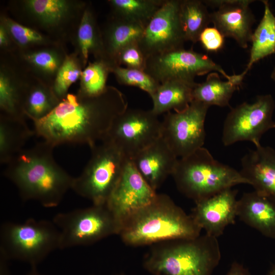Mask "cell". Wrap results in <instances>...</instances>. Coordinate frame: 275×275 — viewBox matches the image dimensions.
<instances>
[{
    "label": "cell",
    "mask_w": 275,
    "mask_h": 275,
    "mask_svg": "<svg viewBox=\"0 0 275 275\" xmlns=\"http://www.w3.org/2000/svg\"><path fill=\"white\" fill-rule=\"evenodd\" d=\"M128 108L125 96L115 87L90 96L68 94L45 117L34 122V133L53 147L101 141L116 117Z\"/></svg>",
    "instance_id": "obj_1"
},
{
    "label": "cell",
    "mask_w": 275,
    "mask_h": 275,
    "mask_svg": "<svg viewBox=\"0 0 275 275\" xmlns=\"http://www.w3.org/2000/svg\"><path fill=\"white\" fill-rule=\"evenodd\" d=\"M54 148L43 141L23 149L7 164L4 175L17 187L22 200L55 207L71 189L74 177L56 161Z\"/></svg>",
    "instance_id": "obj_2"
},
{
    "label": "cell",
    "mask_w": 275,
    "mask_h": 275,
    "mask_svg": "<svg viewBox=\"0 0 275 275\" xmlns=\"http://www.w3.org/2000/svg\"><path fill=\"white\" fill-rule=\"evenodd\" d=\"M201 230L169 196L157 194L150 204L122 224L118 235L126 245L140 246L195 238Z\"/></svg>",
    "instance_id": "obj_3"
},
{
    "label": "cell",
    "mask_w": 275,
    "mask_h": 275,
    "mask_svg": "<svg viewBox=\"0 0 275 275\" xmlns=\"http://www.w3.org/2000/svg\"><path fill=\"white\" fill-rule=\"evenodd\" d=\"M221 258L217 238L205 233L153 245L143 265L152 275H212Z\"/></svg>",
    "instance_id": "obj_4"
},
{
    "label": "cell",
    "mask_w": 275,
    "mask_h": 275,
    "mask_svg": "<svg viewBox=\"0 0 275 275\" xmlns=\"http://www.w3.org/2000/svg\"><path fill=\"white\" fill-rule=\"evenodd\" d=\"M178 190L197 202L249 181L240 171L214 159L203 147L178 159L172 175Z\"/></svg>",
    "instance_id": "obj_5"
},
{
    "label": "cell",
    "mask_w": 275,
    "mask_h": 275,
    "mask_svg": "<svg viewBox=\"0 0 275 275\" xmlns=\"http://www.w3.org/2000/svg\"><path fill=\"white\" fill-rule=\"evenodd\" d=\"M0 239V251L9 260L26 262L31 267H37L52 252L60 249V232L47 220L6 222L1 227Z\"/></svg>",
    "instance_id": "obj_6"
},
{
    "label": "cell",
    "mask_w": 275,
    "mask_h": 275,
    "mask_svg": "<svg viewBox=\"0 0 275 275\" xmlns=\"http://www.w3.org/2000/svg\"><path fill=\"white\" fill-rule=\"evenodd\" d=\"M101 142L90 147V159L81 174L74 178L71 188L96 205L106 204L128 159L113 144Z\"/></svg>",
    "instance_id": "obj_7"
},
{
    "label": "cell",
    "mask_w": 275,
    "mask_h": 275,
    "mask_svg": "<svg viewBox=\"0 0 275 275\" xmlns=\"http://www.w3.org/2000/svg\"><path fill=\"white\" fill-rule=\"evenodd\" d=\"M53 223L61 234L60 249L92 244L113 235L120 226L106 204L54 215Z\"/></svg>",
    "instance_id": "obj_8"
},
{
    "label": "cell",
    "mask_w": 275,
    "mask_h": 275,
    "mask_svg": "<svg viewBox=\"0 0 275 275\" xmlns=\"http://www.w3.org/2000/svg\"><path fill=\"white\" fill-rule=\"evenodd\" d=\"M275 102L270 94L258 96L252 103L244 102L231 109L223 125L222 142L228 146L238 142L260 144L262 135L275 128L272 119Z\"/></svg>",
    "instance_id": "obj_9"
},
{
    "label": "cell",
    "mask_w": 275,
    "mask_h": 275,
    "mask_svg": "<svg viewBox=\"0 0 275 275\" xmlns=\"http://www.w3.org/2000/svg\"><path fill=\"white\" fill-rule=\"evenodd\" d=\"M161 121L150 110L127 108L117 116L101 141L110 142L131 159L161 136Z\"/></svg>",
    "instance_id": "obj_10"
},
{
    "label": "cell",
    "mask_w": 275,
    "mask_h": 275,
    "mask_svg": "<svg viewBox=\"0 0 275 275\" xmlns=\"http://www.w3.org/2000/svg\"><path fill=\"white\" fill-rule=\"evenodd\" d=\"M144 71L159 84L174 79L195 82L196 76L212 72L219 73L228 80L236 76L227 74L207 55L184 48L148 58Z\"/></svg>",
    "instance_id": "obj_11"
},
{
    "label": "cell",
    "mask_w": 275,
    "mask_h": 275,
    "mask_svg": "<svg viewBox=\"0 0 275 275\" xmlns=\"http://www.w3.org/2000/svg\"><path fill=\"white\" fill-rule=\"evenodd\" d=\"M209 106L193 100L180 112L166 113L161 121V136L177 157H184L203 147L205 121Z\"/></svg>",
    "instance_id": "obj_12"
},
{
    "label": "cell",
    "mask_w": 275,
    "mask_h": 275,
    "mask_svg": "<svg viewBox=\"0 0 275 275\" xmlns=\"http://www.w3.org/2000/svg\"><path fill=\"white\" fill-rule=\"evenodd\" d=\"M180 0H166L145 27L138 44L148 58L184 48Z\"/></svg>",
    "instance_id": "obj_13"
},
{
    "label": "cell",
    "mask_w": 275,
    "mask_h": 275,
    "mask_svg": "<svg viewBox=\"0 0 275 275\" xmlns=\"http://www.w3.org/2000/svg\"><path fill=\"white\" fill-rule=\"evenodd\" d=\"M157 195L128 159L106 204L121 228L126 219L150 204Z\"/></svg>",
    "instance_id": "obj_14"
},
{
    "label": "cell",
    "mask_w": 275,
    "mask_h": 275,
    "mask_svg": "<svg viewBox=\"0 0 275 275\" xmlns=\"http://www.w3.org/2000/svg\"><path fill=\"white\" fill-rule=\"evenodd\" d=\"M203 3L216 10L210 13L211 22L225 37L234 39L242 48L251 41L256 20L250 8L253 0H205Z\"/></svg>",
    "instance_id": "obj_15"
},
{
    "label": "cell",
    "mask_w": 275,
    "mask_h": 275,
    "mask_svg": "<svg viewBox=\"0 0 275 275\" xmlns=\"http://www.w3.org/2000/svg\"><path fill=\"white\" fill-rule=\"evenodd\" d=\"M237 192L229 188L195 202L190 215L197 226L209 235H222L228 226L235 223Z\"/></svg>",
    "instance_id": "obj_16"
},
{
    "label": "cell",
    "mask_w": 275,
    "mask_h": 275,
    "mask_svg": "<svg viewBox=\"0 0 275 275\" xmlns=\"http://www.w3.org/2000/svg\"><path fill=\"white\" fill-rule=\"evenodd\" d=\"M178 159L160 136L130 160L146 181L156 191L168 177L172 176Z\"/></svg>",
    "instance_id": "obj_17"
},
{
    "label": "cell",
    "mask_w": 275,
    "mask_h": 275,
    "mask_svg": "<svg viewBox=\"0 0 275 275\" xmlns=\"http://www.w3.org/2000/svg\"><path fill=\"white\" fill-rule=\"evenodd\" d=\"M241 174L255 190L275 199V150L261 144L241 159Z\"/></svg>",
    "instance_id": "obj_18"
},
{
    "label": "cell",
    "mask_w": 275,
    "mask_h": 275,
    "mask_svg": "<svg viewBox=\"0 0 275 275\" xmlns=\"http://www.w3.org/2000/svg\"><path fill=\"white\" fill-rule=\"evenodd\" d=\"M237 216L268 238H275V199L254 190L237 200Z\"/></svg>",
    "instance_id": "obj_19"
},
{
    "label": "cell",
    "mask_w": 275,
    "mask_h": 275,
    "mask_svg": "<svg viewBox=\"0 0 275 275\" xmlns=\"http://www.w3.org/2000/svg\"><path fill=\"white\" fill-rule=\"evenodd\" d=\"M145 27L133 22L114 17L102 35L103 56L102 60L113 69L117 67V57L127 45L138 42Z\"/></svg>",
    "instance_id": "obj_20"
},
{
    "label": "cell",
    "mask_w": 275,
    "mask_h": 275,
    "mask_svg": "<svg viewBox=\"0 0 275 275\" xmlns=\"http://www.w3.org/2000/svg\"><path fill=\"white\" fill-rule=\"evenodd\" d=\"M196 83L177 79L161 83L150 96L153 102L151 111L158 116L171 111L185 110L193 101V90Z\"/></svg>",
    "instance_id": "obj_21"
},
{
    "label": "cell",
    "mask_w": 275,
    "mask_h": 275,
    "mask_svg": "<svg viewBox=\"0 0 275 275\" xmlns=\"http://www.w3.org/2000/svg\"><path fill=\"white\" fill-rule=\"evenodd\" d=\"M241 73L236 74L232 80H222L217 72L209 73L206 80L196 83L193 90V100L203 103L208 106L216 105L225 107L234 94L238 90L244 78Z\"/></svg>",
    "instance_id": "obj_22"
},
{
    "label": "cell",
    "mask_w": 275,
    "mask_h": 275,
    "mask_svg": "<svg viewBox=\"0 0 275 275\" xmlns=\"http://www.w3.org/2000/svg\"><path fill=\"white\" fill-rule=\"evenodd\" d=\"M34 133L23 118L4 114L0 119V162L7 164L19 152Z\"/></svg>",
    "instance_id": "obj_23"
},
{
    "label": "cell",
    "mask_w": 275,
    "mask_h": 275,
    "mask_svg": "<svg viewBox=\"0 0 275 275\" xmlns=\"http://www.w3.org/2000/svg\"><path fill=\"white\" fill-rule=\"evenodd\" d=\"M262 2L264 5L263 15L253 32L249 60L246 68L241 73L244 76L255 63L275 53V16L268 2Z\"/></svg>",
    "instance_id": "obj_24"
},
{
    "label": "cell",
    "mask_w": 275,
    "mask_h": 275,
    "mask_svg": "<svg viewBox=\"0 0 275 275\" xmlns=\"http://www.w3.org/2000/svg\"><path fill=\"white\" fill-rule=\"evenodd\" d=\"M180 17L186 41L196 43L211 22L210 13L203 1L180 0Z\"/></svg>",
    "instance_id": "obj_25"
},
{
    "label": "cell",
    "mask_w": 275,
    "mask_h": 275,
    "mask_svg": "<svg viewBox=\"0 0 275 275\" xmlns=\"http://www.w3.org/2000/svg\"><path fill=\"white\" fill-rule=\"evenodd\" d=\"M166 0H110L114 17L146 26Z\"/></svg>",
    "instance_id": "obj_26"
},
{
    "label": "cell",
    "mask_w": 275,
    "mask_h": 275,
    "mask_svg": "<svg viewBox=\"0 0 275 275\" xmlns=\"http://www.w3.org/2000/svg\"><path fill=\"white\" fill-rule=\"evenodd\" d=\"M60 101L52 89L42 85L33 86L23 91V113L34 122L47 116Z\"/></svg>",
    "instance_id": "obj_27"
},
{
    "label": "cell",
    "mask_w": 275,
    "mask_h": 275,
    "mask_svg": "<svg viewBox=\"0 0 275 275\" xmlns=\"http://www.w3.org/2000/svg\"><path fill=\"white\" fill-rule=\"evenodd\" d=\"M77 39L85 64L90 53H96L101 60L103 56L102 35L99 33L92 12L86 9L82 16L77 33Z\"/></svg>",
    "instance_id": "obj_28"
},
{
    "label": "cell",
    "mask_w": 275,
    "mask_h": 275,
    "mask_svg": "<svg viewBox=\"0 0 275 275\" xmlns=\"http://www.w3.org/2000/svg\"><path fill=\"white\" fill-rule=\"evenodd\" d=\"M112 69L111 67L102 60L90 63L81 72L79 93L90 96L102 93L107 87L106 81Z\"/></svg>",
    "instance_id": "obj_29"
},
{
    "label": "cell",
    "mask_w": 275,
    "mask_h": 275,
    "mask_svg": "<svg viewBox=\"0 0 275 275\" xmlns=\"http://www.w3.org/2000/svg\"><path fill=\"white\" fill-rule=\"evenodd\" d=\"M25 4L31 12L47 25L58 23L69 9L68 3L64 0H29Z\"/></svg>",
    "instance_id": "obj_30"
},
{
    "label": "cell",
    "mask_w": 275,
    "mask_h": 275,
    "mask_svg": "<svg viewBox=\"0 0 275 275\" xmlns=\"http://www.w3.org/2000/svg\"><path fill=\"white\" fill-rule=\"evenodd\" d=\"M23 91L20 90L10 78L0 73V107L4 115L23 118L22 101Z\"/></svg>",
    "instance_id": "obj_31"
},
{
    "label": "cell",
    "mask_w": 275,
    "mask_h": 275,
    "mask_svg": "<svg viewBox=\"0 0 275 275\" xmlns=\"http://www.w3.org/2000/svg\"><path fill=\"white\" fill-rule=\"evenodd\" d=\"M112 72L120 85L136 87L147 92L150 96L160 84L144 70L117 66L112 69Z\"/></svg>",
    "instance_id": "obj_32"
},
{
    "label": "cell",
    "mask_w": 275,
    "mask_h": 275,
    "mask_svg": "<svg viewBox=\"0 0 275 275\" xmlns=\"http://www.w3.org/2000/svg\"><path fill=\"white\" fill-rule=\"evenodd\" d=\"M81 72L73 58L66 57L57 71L52 88L54 95L60 100L68 94L69 87L80 77Z\"/></svg>",
    "instance_id": "obj_33"
},
{
    "label": "cell",
    "mask_w": 275,
    "mask_h": 275,
    "mask_svg": "<svg viewBox=\"0 0 275 275\" xmlns=\"http://www.w3.org/2000/svg\"><path fill=\"white\" fill-rule=\"evenodd\" d=\"M4 24L8 33L20 45L39 44L43 43L45 40L43 36L39 32L9 18L5 19Z\"/></svg>",
    "instance_id": "obj_34"
},
{
    "label": "cell",
    "mask_w": 275,
    "mask_h": 275,
    "mask_svg": "<svg viewBox=\"0 0 275 275\" xmlns=\"http://www.w3.org/2000/svg\"><path fill=\"white\" fill-rule=\"evenodd\" d=\"M147 58L140 49L138 42H132L123 48L117 57L118 66L145 70Z\"/></svg>",
    "instance_id": "obj_35"
},
{
    "label": "cell",
    "mask_w": 275,
    "mask_h": 275,
    "mask_svg": "<svg viewBox=\"0 0 275 275\" xmlns=\"http://www.w3.org/2000/svg\"><path fill=\"white\" fill-rule=\"evenodd\" d=\"M26 59L34 66L48 73L57 72L62 64L58 56L47 50L30 53L26 55Z\"/></svg>",
    "instance_id": "obj_36"
},
{
    "label": "cell",
    "mask_w": 275,
    "mask_h": 275,
    "mask_svg": "<svg viewBox=\"0 0 275 275\" xmlns=\"http://www.w3.org/2000/svg\"><path fill=\"white\" fill-rule=\"evenodd\" d=\"M199 41L206 50L215 52L223 47L225 37L215 27H207L201 34Z\"/></svg>",
    "instance_id": "obj_37"
},
{
    "label": "cell",
    "mask_w": 275,
    "mask_h": 275,
    "mask_svg": "<svg viewBox=\"0 0 275 275\" xmlns=\"http://www.w3.org/2000/svg\"><path fill=\"white\" fill-rule=\"evenodd\" d=\"M226 275H251L249 270L239 263L233 262Z\"/></svg>",
    "instance_id": "obj_38"
},
{
    "label": "cell",
    "mask_w": 275,
    "mask_h": 275,
    "mask_svg": "<svg viewBox=\"0 0 275 275\" xmlns=\"http://www.w3.org/2000/svg\"><path fill=\"white\" fill-rule=\"evenodd\" d=\"M9 259L0 251V275H10L8 265Z\"/></svg>",
    "instance_id": "obj_39"
},
{
    "label": "cell",
    "mask_w": 275,
    "mask_h": 275,
    "mask_svg": "<svg viewBox=\"0 0 275 275\" xmlns=\"http://www.w3.org/2000/svg\"><path fill=\"white\" fill-rule=\"evenodd\" d=\"M8 31L4 24L0 26V45L1 47L7 45L8 43Z\"/></svg>",
    "instance_id": "obj_40"
},
{
    "label": "cell",
    "mask_w": 275,
    "mask_h": 275,
    "mask_svg": "<svg viewBox=\"0 0 275 275\" xmlns=\"http://www.w3.org/2000/svg\"><path fill=\"white\" fill-rule=\"evenodd\" d=\"M26 275H42L37 270V267H31V270Z\"/></svg>",
    "instance_id": "obj_41"
},
{
    "label": "cell",
    "mask_w": 275,
    "mask_h": 275,
    "mask_svg": "<svg viewBox=\"0 0 275 275\" xmlns=\"http://www.w3.org/2000/svg\"><path fill=\"white\" fill-rule=\"evenodd\" d=\"M267 275H275V264L271 268Z\"/></svg>",
    "instance_id": "obj_42"
},
{
    "label": "cell",
    "mask_w": 275,
    "mask_h": 275,
    "mask_svg": "<svg viewBox=\"0 0 275 275\" xmlns=\"http://www.w3.org/2000/svg\"><path fill=\"white\" fill-rule=\"evenodd\" d=\"M270 77H271V78L272 79V80H273L274 82H275V66L274 67L272 72H271V75H270Z\"/></svg>",
    "instance_id": "obj_43"
},
{
    "label": "cell",
    "mask_w": 275,
    "mask_h": 275,
    "mask_svg": "<svg viewBox=\"0 0 275 275\" xmlns=\"http://www.w3.org/2000/svg\"><path fill=\"white\" fill-rule=\"evenodd\" d=\"M116 275H127V274H126L124 273H120L117 274H116Z\"/></svg>",
    "instance_id": "obj_44"
}]
</instances>
